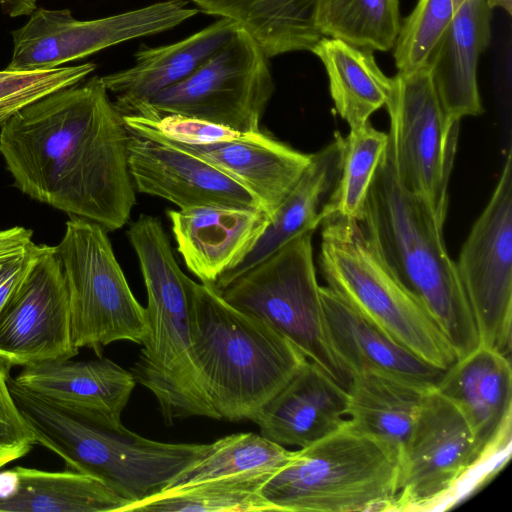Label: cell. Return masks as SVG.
I'll return each mask as SVG.
<instances>
[{"label": "cell", "instance_id": "obj_1", "mask_svg": "<svg viewBox=\"0 0 512 512\" xmlns=\"http://www.w3.org/2000/svg\"><path fill=\"white\" fill-rule=\"evenodd\" d=\"M129 138L123 116L95 75L9 118L0 126V154L23 194L115 231L136 203Z\"/></svg>", "mask_w": 512, "mask_h": 512}, {"label": "cell", "instance_id": "obj_2", "mask_svg": "<svg viewBox=\"0 0 512 512\" xmlns=\"http://www.w3.org/2000/svg\"><path fill=\"white\" fill-rule=\"evenodd\" d=\"M398 280L421 303L452 346L457 359L479 345L473 312L443 227L425 203L403 188L387 148L370 185L360 220Z\"/></svg>", "mask_w": 512, "mask_h": 512}, {"label": "cell", "instance_id": "obj_3", "mask_svg": "<svg viewBox=\"0 0 512 512\" xmlns=\"http://www.w3.org/2000/svg\"><path fill=\"white\" fill-rule=\"evenodd\" d=\"M188 295L194 358L212 406L220 419L254 421L308 359L212 284L189 278Z\"/></svg>", "mask_w": 512, "mask_h": 512}, {"label": "cell", "instance_id": "obj_4", "mask_svg": "<svg viewBox=\"0 0 512 512\" xmlns=\"http://www.w3.org/2000/svg\"><path fill=\"white\" fill-rule=\"evenodd\" d=\"M127 235L146 288L149 325V335L131 368L136 382L154 395L167 425L193 416L220 419L194 358L189 277L178 266L161 221L141 215Z\"/></svg>", "mask_w": 512, "mask_h": 512}, {"label": "cell", "instance_id": "obj_5", "mask_svg": "<svg viewBox=\"0 0 512 512\" xmlns=\"http://www.w3.org/2000/svg\"><path fill=\"white\" fill-rule=\"evenodd\" d=\"M9 388L37 445L59 456L68 469L99 478L130 504L164 491L210 449V444L164 443L125 426L110 428L82 419L23 389L13 378Z\"/></svg>", "mask_w": 512, "mask_h": 512}, {"label": "cell", "instance_id": "obj_6", "mask_svg": "<svg viewBox=\"0 0 512 512\" xmlns=\"http://www.w3.org/2000/svg\"><path fill=\"white\" fill-rule=\"evenodd\" d=\"M399 459L351 429L295 450L261 488L279 512L394 511Z\"/></svg>", "mask_w": 512, "mask_h": 512}, {"label": "cell", "instance_id": "obj_7", "mask_svg": "<svg viewBox=\"0 0 512 512\" xmlns=\"http://www.w3.org/2000/svg\"><path fill=\"white\" fill-rule=\"evenodd\" d=\"M319 265L337 294L417 357L446 370L457 356L436 323L388 267L360 221L322 222Z\"/></svg>", "mask_w": 512, "mask_h": 512}, {"label": "cell", "instance_id": "obj_8", "mask_svg": "<svg viewBox=\"0 0 512 512\" xmlns=\"http://www.w3.org/2000/svg\"><path fill=\"white\" fill-rule=\"evenodd\" d=\"M312 235L308 232L287 242L218 292L235 308L269 324L348 390L353 373L330 336Z\"/></svg>", "mask_w": 512, "mask_h": 512}, {"label": "cell", "instance_id": "obj_9", "mask_svg": "<svg viewBox=\"0 0 512 512\" xmlns=\"http://www.w3.org/2000/svg\"><path fill=\"white\" fill-rule=\"evenodd\" d=\"M107 232L71 216L54 246L68 293L73 343L98 357L113 342L142 345L149 335L146 308L132 293Z\"/></svg>", "mask_w": 512, "mask_h": 512}, {"label": "cell", "instance_id": "obj_10", "mask_svg": "<svg viewBox=\"0 0 512 512\" xmlns=\"http://www.w3.org/2000/svg\"><path fill=\"white\" fill-rule=\"evenodd\" d=\"M269 57L240 28L190 76L140 105L133 114L148 119L176 114L241 132H260L275 85Z\"/></svg>", "mask_w": 512, "mask_h": 512}, {"label": "cell", "instance_id": "obj_11", "mask_svg": "<svg viewBox=\"0 0 512 512\" xmlns=\"http://www.w3.org/2000/svg\"><path fill=\"white\" fill-rule=\"evenodd\" d=\"M392 78L385 107L396 175L403 188L421 199L443 227L459 122L447 119L428 67L398 72Z\"/></svg>", "mask_w": 512, "mask_h": 512}, {"label": "cell", "instance_id": "obj_12", "mask_svg": "<svg viewBox=\"0 0 512 512\" xmlns=\"http://www.w3.org/2000/svg\"><path fill=\"white\" fill-rule=\"evenodd\" d=\"M190 0H165L117 15L77 20L67 9L36 8L13 30L7 69H47L88 57L135 38L172 29L199 10Z\"/></svg>", "mask_w": 512, "mask_h": 512}, {"label": "cell", "instance_id": "obj_13", "mask_svg": "<svg viewBox=\"0 0 512 512\" xmlns=\"http://www.w3.org/2000/svg\"><path fill=\"white\" fill-rule=\"evenodd\" d=\"M456 268L481 346L509 356L512 319V151L491 198L472 226Z\"/></svg>", "mask_w": 512, "mask_h": 512}, {"label": "cell", "instance_id": "obj_14", "mask_svg": "<svg viewBox=\"0 0 512 512\" xmlns=\"http://www.w3.org/2000/svg\"><path fill=\"white\" fill-rule=\"evenodd\" d=\"M479 463L466 419L436 388L430 389L400 455L394 511L432 508Z\"/></svg>", "mask_w": 512, "mask_h": 512}, {"label": "cell", "instance_id": "obj_15", "mask_svg": "<svg viewBox=\"0 0 512 512\" xmlns=\"http://www.w3.org/2000/svg\"><path fill=\"white\" fill-rule=\"evenodd\" d=\"M71 336L66 283L54 246L43 248L0 309V357L13 366L70 359L78 354Z\"/></svg>", "mask_w": 512, "mask_h": 512}, {"label": "cell", "instance_id": "obj_16", "mask_svg": "<svg viewBox=\"0 0 512 512\" xmlns=\"http://www.w3.org/2000/svg\"><path fill=\"white\" fill-rule=\"evenodd\" d=\"M128 168L135 190L164 198L179 209L261 208L244 187L207 162L181 149L131 133Z\"/></svg>", "mask_w": 512, "mask_h": 512}, {"label": "cell", "instance_id": "obj_17", "mask_svg": "<svg viewBox=\"0 0 512 512\" xmlns=\"http://www.w3.org/2000/svg\"><path fill=\"white\" fill-rule=\"evenodd\" d=\"M50 360L23 366L13 378L23 389L82 419L120 428L136 385L131 371L108 358Z\"/></svg>", "mask_w": 512, "mask_h": 512}, {"label": "cell", "instance_id": "obj_18", "mask_svg": "<svg viewBox=\"0 0 512 512\" xmlns=\"http://www.w3.org/2000/svg\"><path fill=\"white\" fill-rule=\"evenodd\" d=\"M435 388L466 419L481 462L509 444L512 374L508 355L479 345L449 366Z\"/></svg>", "mask_w": 512, "mask_h": 512}, {"label": "cell", "instance_id": "obj_19", "mask_svg": "<svg viewBox=\"0 0 512 512\" xmlns=\"http://www.w3.org/2000/svg\"><path fill=\"white\" fill-rule=\"evenodd\" d=\"M167 216L186 267L212 285L249 254L270 223L261 208L200 206L169 209Z\"/></svg>", "mask_w": 512, "mask_h": 512}, {"label": "cell", "instance_id": "obj_20", "mask_svg": "<svg viewBox=\"0 0 512 512\" xmlns=\"http://www.w3.org/2000/svg\"><path fill=\"white\" fill-rule=\"evenodd\" d=\"M347 405V390L306 360L253 422L263 437L300 449L342 428Z\"/></svg>", "mask_w": 512, "mask_h": 512}, {"label": "cell", "instance_id": "obj_21", "mask_svg": "<svg viewBox=\"0 0 512 512\" xmlns=\"http://www.w3.org/2000/svg\"><path fill=\"white\" fill-rule=\"evenodd\" d=\"M150 140L188 152L236 181L257 199L270 221L311 159V154L302 153L263 132L254 139L204 145Z\"/></svg>", "mask_w": 512, "mask_h": 512}, {"label": "cell", "instance_id": "obj_22", "mask_svg": "<svg viewBox=\"0 0 512 512\" xmlns=\"http://www.w3.org/2000/svg\"><path fill=\"white\" fill-rule=\"evenodd\" d=\"M344 137L337 131L311 159L288 196L276 210L264 233L249 254L224 273L213 286L220 291L292 239L314 232L331 214V204L342 167Z\"/></svg>", "mask_w": 512, "mask_h": 512}, {"label": "cell", "instance_id": "obj_23", "mask_svg": "<svg viewBox=\"0 0 512 512\" xmlns=\"http://www.w3.org/2000/svg\"><path fill=\"white\" fill-rule=\"evenodd\" d=\"M491 18L492 10L485 0H459L448 29L429 59L427 67L450 122L484 112L477 65L490 43Z\"/></svg>", "mask_w": 512, "mask_h": 512}, {"label": "cell", "instance_id": "obj_24", "mask_svg": "<svg viewBox=\"0 0 512 512\" xmlns=\"http://www.w3.org/2000/svg\"><path fill=\"white\" fill-rule=\"evenodd\" d=\"M238 29L232 20L220 18L176 43L139 49L132 67L101 77L107 91L116 95V109L122 116L133 114L150 98L190 76Z\"/></svg>", "mask_w": 512, "mask_h": 512}, {"label": "cell", "instance_id": "obj_25", "mask_svg": "<svg viewBox=\"0 0 512 512\" xmlns=\"http://www.w3.org/2000/svg\"><path fill=\"white\" fill-rule=\"evenodd\" d=\"M320 293L334 347L353 374L378 370L436 387L445 370L417 357L331 288L320 286Z\"/></svg>", "mask_w": 512, "mask_h": 512}, {"label": "cell", "instance_id": "obj_26", "mask_svg": "<svg viewBox=\"0 0 512 512\" xmlns=\"http://www.w3.org/2000/svg\"><path fill=\"white\" fill-rule=\"evenodd\" d=\"M129 504L99 478L75 470H0V512H123Z\"/></svg>", "mask_w": 512, "mask_h": 512}, {"label": "cell", "instance_id": "obj_27", "mask_svg": "<svg viewBox=\"0 0 512 512\" xmlns=\"http://www.w3.org/2000/svg\"><path fill=\"white\" fill-rule=\"evenodd\" d=\"M430 389L383 371H357L347 390V425L381 443L400 459Z\"/></svg>", "mask_w": 512, "mask_h": 512}, {"label": "cell", "instance_id": "obj_28", "mask_svg": "<svg viewBox=\"0 0 512 512\" xmlns=\"http://www.w3.org/2000/svg\"><path fill=\"white\" fill-rule=\"evenodd\" d=\"M202 12L235 22L270 58L311 51L323 37L316 28L318 0H190Z\"/></svg>", "mask_w": 512, "mask_h": 512}, {"label": "cell", "instance_id": "obj_29", "mask_svg": "<svg viewBox=\"0 0 512 512\" xmlns=\"http://www.w3.org/2000/svg\"><path fill=\"white\" fill-rule=\"evenodd\" d=\"M311 52L322 61L335 109L350 128L369 122L370 116L385 106L393 78L381 71L372 51L322 37Z\"/></svg>", "mask_w": 512, "mask_h": 512}, {"label": "cell", "instance_id": "obj_30", "mask_svg": "<svg viewBox=\"0 0 512 512\" xmlns=\"http://www.w3.org/2000/svg\"><path fill=\"white\" fill-rule=\"evenodd\" d=\"M275 473L250 472L163 491L128 505L123 512H279L261 494Z\"/></svg>", "mask_w": 512, "mask_h": 512}, {"label": "cell", "instance_id": "obj_31", "mask_svg": "<svg viewBox=\"0 0 512 512\" xmlns=\"http://www.w3.org/2000/svg\"><path fill=\"white\" fill-rule=\"evenodd\" d=\"M315 25L323 37L388 51L401 25L399 0H318Z\"/></svg>", "mask_w": 512, "mask_h": 512}, {"label": "cell", "instance_id": "obj_32", "mask_svg": "<svg viewBox=\"0 0 512 512\" xmlns=\"http://www.w3.org/2000/svg\"><path fill=\"white\" fill-rule=\"evenodd\" d=\"M294 453L260 434H231L210 443L209 451L174 478L164 491L244 473L277 472Z\"/></svg>", "mask_w": 512, "mask_h": 512}, {"label": "cell", "instance_id": "obj_33", "mask_svg": "<svg viewBox=\"0 0 512 512\" xmlns=\"http://www.w3.org/2000/svg\"><path fill=\"white\" fill-rule=\"evenodd\" d=\"M388 145V133L370 122L350 128L344 138L340 179L333 196L331 214L360 221L378 164Z\"/></svg>", "mask_w": 512, "mask_h": 512}, {"label": "cell", "instance_id": "obj_34", "mask_svg": "<svg viewBox=\"0 0 512 512\" xmlns=\"http://www.w3.org/2000/svg\"><path fill=\"white\" fill-rule=\"evenodd\" d=\"M459 0H418L400 25L394 43V60L399 72L428 66L429 59L448 29Z\"/></svg>", "mask_w": 512, "mask_h": 512}, {"label": "cell", "instance_id": "obj_35", "mask_svg": "<svg viewBox=\"0 0 512 512\" xmlns=\"http://www.w3.org/2000/svg\"><path fill=\"white\" fill-rule=\"evenodd\" d=\"M95 69L96 64L86 62L47 69L0 70V126L25 107L82 82Z\"/></svg>", "mask_w": 512, "mask_h": 512}, {"label": "cell", "instance_id": "obj_36", "mask_svg": "<svg viewBox=\"0 0 512 512\" xmlns=\"http://www.w3.org/2000/svg\"><path fill=\"white\" fill-rule=\"evenodd\" d=\"M12 367L8 360L0 357V469L25 457L37 445L9 388Z\"/></svg>", "mask_w": 512, "mask_h": 512}, {"label": "cell", "instance_id": "obj_37", "mask_svg": "<svg viewBox=\"0 0 512 512\" xmlns=\"http://www.w3.org/2000/svg\"><path fill=\"white\" fill-rule=\"evenodd\" d=\"M43 244L33 241V231L23 226L0 230V309L23 280Z\"/></svg>", "mask_w": 512, "mask_h": 512}, {"label": "cell", "instance_id": "obj_38", "mask_svg": "<svg viewBox=\"0 0 512 512\" xmlns=\"http://www.w3.org/2000/svg\"><path fill=\"white\" fill-rule=\"evenodd\" d=\"M0 8L11 18L30 16L37 8V0H0Z\"/></svg>", "mask_w": 512, "mask_h": 512}, {"label": "cell", "instance_id": "obj_39", "mask_svg": "<svg viewBox=\"0 0 512 512\" xmlns=\"http://www.w3.org/2000/svg\"><path fill=\"white\" fill-rule=\"evenodd\" d=\"M488 7L492 10L493 8H503L508 15L512 14V0H485Z\"/></svg>", "mask_w": 512, "mask_h": 512}]
</instances>
